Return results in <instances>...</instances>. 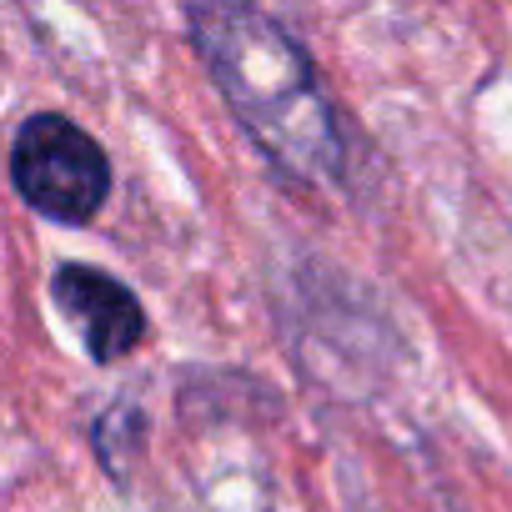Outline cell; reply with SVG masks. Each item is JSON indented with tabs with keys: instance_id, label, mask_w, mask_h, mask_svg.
Masks as SVG:
<instances>
[{
	"instance_id": "6da1fadb",
	"label": "cell",
	"mask_w": 512,
	"mask_h": 512,
	"mask_svg": "<svg viewBox=\"0 0 512 512\" xmlns=\"http://www.w3.org/2000/svg\"><path fill=\"white\" fill-rule=\"evenodd\" d=\"M186 31L226 111L282 176L327 186L347 166L337 106L287 26L246 0H191Z\"/></svg>"
},
{
	"instance_id": "3957f363",
	"label": "cell",
	"mask_w": 512,
	"mask_h": 512,
	"mask_svg": "<svg viewBox=\"0 0 512 512\" xmlns=\"http://www.w3.org/2000/svg\"><path fill=\"white\" fill-rule=\"evenodd\" d=\"M51 302H56V312L81 332L91 362H101V367L131 357V352L146 342V332H151L141 297H136L126 282H116L111 272H101V267H81V262L56 267V277H51Z\"/></svg>"
},
{
	"instance_id": "7a4b0ae2",
	"label": "cell",
	"mask_w": 512,
	"mask_h": 512,
	"mask_svg": "<svg viewBox=\"0 0 512 512\" xmlns=\"http://www.w3.org/2000/svg\"><path fill=\"white\" fill-rule=\"evenodd\" d=\"M11 186L46 221L86 226L111 196V161L71 116L36 111L11 141Z\"/></svg>"
}]
</instances>
